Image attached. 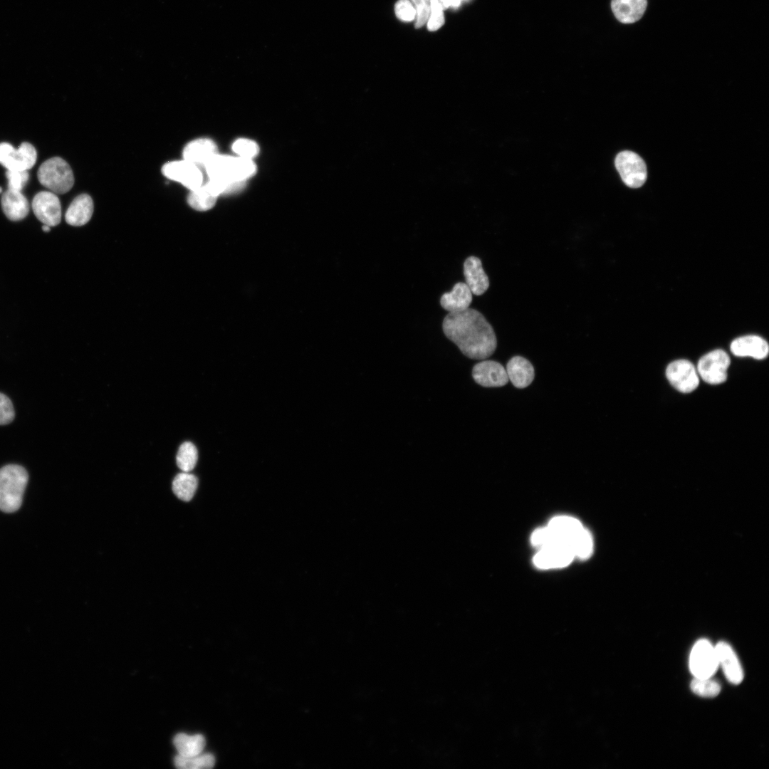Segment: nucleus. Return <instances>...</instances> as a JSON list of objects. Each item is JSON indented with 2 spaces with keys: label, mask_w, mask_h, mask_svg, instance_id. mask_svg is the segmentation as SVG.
I'll return each instance as SVG.
<instances>
[{
  "label": "nucleus",
  "mask_w": 769,
  "mask_h": 769,
  "mask_svg": "<svg viewBox=\"0 0 769 769\" xmlns=\"http://www.w3.org/2000/svg\"><path fill=\"white\" fill-rule=\"evenodd\" d=\"M443 332L466 357L484 360L496 350L497 340L493 328L478 310L467 308L449 313L442 323Z\"/></svg>",
  "instance_id": "f257e3e1"
},
{
  "label": "nucleus",
  "mask_w": 769,
  "mask_h": 769,
  "mask_svg": "<svg viewBox=\"0 0 769 769\" xmlns=\"http://www.w3.org/2000/svg\"><path fill=\"white\" fill-rule=\"evenodd\" d=\"M209 180L238 187L256 171L251 159L217 154L204 167Z\"/></svg>",
  "instance_id": "f03ea898"
},
{
  "label": "nucleus",
  "mask_w": 769,
  "mask_h": 769,
  "mask_svg": "<svg viewBox=\"0 0 769 769\" xmlns=\"http://www.w3.org/2000/svg\"><path fill=\"white\" fill-rule=\"evenodd\" d=\"M28 481L26 470L17 464L0 469V510L14 513L21 507Z\"/></svg>",
  "instance_id": "7ed1b4c3"
},
{
  "label": "nucleus",
  "mask_w": 769,
  "mask_h": 769,
  "mask_svg": "<svg viewBox=\"0 0 769 769\" xmlns=\"http://www.w3.org/2000/svg\"><path fill=\"white\" fill-rule=\"evenodd\" d=\"M39 182L55 194H66L74 184V175L69 164L59 157L46 160L37 172Z\"/></svg>",
  "instance_id": "20e7f679"
},
{
  "label": "nucleus",
  "mask_w": 769,
  "mask_h": 769,
  "mask_svg": "<svg viewBox=\"0 0 769 769\" xmlns=\"http://www.w3.org/2000/svg\"><path fill=\"white\" fill-rule=\"evenodd\" d=\"M689 665L694 677H712L718 667L715 646L706 639L698 640L690 652Z\"/></svg>",
  "instance_id": "39448f33"
},
{
  "label": "nucleus",
  "mask_w": 769,
  "mask_h": 769,
  "mask_svg": "<svg viewBox=\"0 0 769 769\" xmlns=\"http://www.w3.org/2000/svg\"><path fill=\"white\" fill-rule=\"evenodd\" d=\"M614 164L624 183L631 188L642 187L647 177L644 160L635 152L622 151L617 154Z\"/></svg>",
  "instance_id": "423d86ee"
},
{
  "label": "nucleus",
  "mask_w": 769,
  "mask_h": 769,
  "mask_svg": "<svg viewBox=\"0 0 769 769\" xmlns=\"http://www.w3.org/2000/svg\"><path fill=\"white\" fill-rule=\"evenodd\" d=\"M731 360L723 350H715L703 355L699 361L697 372L702 380L711 384L724 382Z\"/></svg>",
  "instance_id": "0eeeda50"
},
{
  "label": "nucleus",
  "mask_w": 769,
  "mask_h": 769,
  "mask_svg": "<svg viewBox=\"0 0 769 769\" xmlns=\"http://www.w3.org/2000/svg\"><path fill=\"white\" fill-rule=\"evenodd\" d=\"M36 159V150L29 142H22L17 150L8 142L0 143V164L9 170H28Z\"/></svg>",
  "instance_id": "6e6552de"
},
{
  "label": "nucleus",
  "mask_w": 769,
  "mask_h": 769,
  "mask_svg": "<svg viewBox=\"0 0 769 769\" xmlns=\"http://www.w3.org/2000/svg\"><path fill=\"white\" fill-rule=\"evenodd\" d=\"M161 171L167 179L180 183L190 191L203 184L200 167L184 159L165 163Z\"/></svg>",
  "instance_id": "1a4fd4ad"
},
{
  "label": "nucleus",
  "mask_w": 769,
  "mask_h": 769,
  "mask_svg": "<svg viewBox=\"0 0 769 769\" xmlns=\"http://www.w3.org/2000/svg\"><path fill=\"white\" fill-rule=\"evenodd\" d=\"M666 375L671 385L683 393L694 391L699 383L696 369L686 360H678L670 363L666 368Z\"/></svg>",
  "instance_id": "9d476101"
},
{
  "label": "nucleus",
  "mask_w": 769,
  "mask_h": 769,
  "mask_svg": "<svg viewBox=\"0 0 769 769\" xmlns=\"http://www.w3.org/2000/svg\"><path fill=\"white\" fill-rule=\"evenodd\" d=\"M571 548L557 542L538 550L533 558L534 565L540 569L560 568L568 565L575 558Z\"/></svg>",
  "instance_id": "9b49d317"
},
{
  "label": "nucleus",
  "mask_w": 769,
  "mask_h": 769,
  "mask_svg": "<svg viewBox=\"0 0 769 769\" xmlns=\"http://www.w3.org/2000/svg\"><path fill=\"white\" fill-rule=\"evenodd\" d=\"M33 211L43 224L51 227L57 226L61 221V205L57 195L48 191L37 193L32 201Z\"/></svg>",
  "instance_id": "f8f14e48"
},
{
  "label": "nucleus",
  "mask_w": 769,
  "mask_h": 769,
  "mask_svg": "<svg viewBox=\"0 0 769 769\" xmlns=\"http://www.w3.org/2000/svg\"><path fill=\"white\" fill-rule=\"evenodd\" d=\"M475 382L486 387H501L506 384L508 377L504 367L494 360H485L476 363L472 370Z\"/></svg>",
  "instance_id": "ddd939ff"
},
{
  "label": "nucleus",
  "mask_w": 769,
  "mask_h": 769,
  "mask_svg": "<svg viewBox=\"0 0 769 769\" xmlns=\"http://www.w3.org/2000/svg\"><path fill=\"white\" fill-rule=\"evenodd\" d=\"M718 666H721L725 676L733 684L742 682L744 673L739 659L731 647L726 642H718L715 646Z\"/></svg>",
  "instance_id": "4468645a"
},
{
  "label": "nucleus",
  "mask_w": 769,
  "mask_h": 769,
  "mask_svg": "<svg viewBox=\"0 0 769 769\" xmlns=\"http://www.w3.org/2000/svg\"><path fill=\"white\" fill-rule=\"evenodd\" d=\"M731 351L738 357H752L761 360L769 352L767 341L758 335H745L735 339L731 344Z\"/></svg>",
  "instance_id": "2eb2a0df"
},
{
  "label": "nucleus",
  "mask_w": 769,
  "mask_h": 769,
  "mask_svg": "<svg viewBox=\"0 0 769 769\" xmlns=\"http://www.w3.org/2000/svg\"><path fill=\"white\" fill-rule=\"evenodd\" d=\"M218 154L217 146L209 138H198L188 142L182 151L184 159L199 167L204 165Z\"/></svg>",
  "instance_id": "dca6fc26"
},
{
  "label": "nucleus",
  "mask_w": 769,
  "mask_h": 769,
  "mask_svg": "<svg viewBox=\"0 0 769 769\" xmlns=\"http://www.w3.org/2000/svg\"><path fill=\"white\" fill-rule=\"evenodd\" d=\"M464 275L466 283L472 294L481 295L488 288V278L483 269L481 261L478 257L471 256L465 260Z\"/></svg>",
  "instance_id": "f3484780"
},
{
  "label": "nucleus",
  "mask_w": 769,
  "mask_h": 769,
  "mask_svg": "<svg viewBox=\"0 0 769 769\" xmlns=\"http://www.w3.org/2000/svg\"><path fill=\"white\" fill-rule=\"evenodd\" d=\"M547 526L557 540L568 545L570 548L572 540L584 528L579 520L568 516L554 517Z\"/></svg>",
  "instance_id": "a211bd4d"
},
{
  "label": "nucleus",
  "mask_w": 769,
  "mask_h": 769,
  "mask_svg": "<svg viewBox=\"0 0 769 769\" xmlns=\"http://www.w3.org/2000/svg\"><path fill=\"white\" fill-rule=\"evenodd\" d=\"M506 370L508 380L516 387L520 389L529 386L535 376L532 364L521 356L513 357L508 362Z\"/></svg>",
  "instance_id": "6ab92c4d"
},
{
  "label": "nucleus",
  "mask_w": 769,
  "mask_h": 769,
  "mask_svg": "<svg viewBox=\"0 0 769 769\" xmlns=\"http://www.w3.org/2000/svg\"><path fill=\"white\" fill-rule=\"evenodd\" d=\"M94 209L93 201L87 194L77 196L69 205L66 214V221L74 226L87 224L92 217Z\"/></svg>",
  "instance_id": "aec40b11"
},
{
  "label": "nucleus",
  "mask_w": 769,
  "mask_h": 769,
  "mask_svg": "<svg viewBox=\"0 0 769 769\" xmlns=\"http://www.w3.org/2000/svg\"><path fill=\"white\" fill-rule=\"evenodd\" d=\"M473 294L466 283H456L451 291L444 293L440 298L441 306L449 313H456L469 308Z\"/></svg>",
  "instance_id": "412c9836"
},
{
  "label": "nucleus",
  "mask_w": 769,
  "mask_h": 769,
  "mask_svg": "<svg viewBox=\"0 0 769 769\" xmlns=\"http://www.w3.org/2000/svg\"><path fill=\"white\" fill-rule=\"evenodd\" d=\"M1 204L6 216L11 221L23 219L29 212V204L21 192L7 189L1 196Z\"/></svg>",
  "instance_id": "4be33fe9"
},
{
  "label": "nucleus",
  "mask_w": 769,
  "mask_h": 769,
  "mask_svg": "<svg viewBox=\"0 0 769 769\" xmlns=\"http://www.w3.org/2000/svg\"><path fill=\"white\" fill-rule=\"evenodd\" d=\"M647 6V0H612L611 9L616 19L623 23L639 20Z\"/></svg>",
  "instance_id": "5701e85b"
},
{
  "label": "nucleus",
  "mask_w": 769,
  "mask_h": 769,
  "mask_svg": "<svg viewBox=\"0 0 769 769\" xmlns=\"http://www.w3.org/2000/svg\"><path fill=\"white\" fill-rule=\"evenodd\" d=\"M219 195L206 182L199 187L191 190L188 197L189 205L197 211H207L216 204Z\"/></svg>",
  "instance_id": "b1692460"
},
{
  "label": "nucleus",
  "mask_w": 769,
  "mask_h": 769,
  "mask_svg": "<svg viewBox=\"0 0 769 769\" xmlns=\"http://www.w3.org/2000/svg\"><path fill=\"white\" fill-rule=\"evenodd\" d=\"M173 743L178 755L184 757H192L201 754L205 746V738L202 735H187L178 733L174 739Z\"/></svg>",
  "instance_id": "393cba45"
},
{
  "label": "nucleus",
  "mask_w": 769,
  "mask_h": 769,
  "mask_svg": "<svg viewBox=\"0 0 769 769\" xmlns=\"http://www.w3.org/2000/svg\"><path fill=\"white\" fill-rule=\"evenodd\" d=\"M197 478L189 472L178 474L172 482V490L177 498L184 501H190L197 488Z\"/></svg>",
  "instance_id": "a878e982"
},
{
  "label": "nucleus",
  "mask_w": 769,
  "mask_h": 769,
  "mask_svg": "<svg viewBox=\"0 0 769 769\" xmlns=\"http://www.w3.org/2000/svg\"><path fill=\"white\" fill-rule=\"evenodd\" d=\"M214 756L210 753H201L192 757L177 755L174 758V765L180 769L211 768L214 765Z\"/></svg>",
  "instance_id": "bb28decb"
},
{
  "label": "nucleus",
  "mask_w": 769,
  "mask_h": 769,
  "mask_svg": "<svg viewBox=\"0 0 769 769\" xmlns=\"http://www.w3.org/2000/svg\"><path fill=\"white\" fill-rule=\"evenodd\" d=\"M198 459L196 446L187 441L181 444L177 454V465L183 472H189L195 466Z\"/></svg>",
  "instance_id": "cd10ccee"
},
{
  "label": "nucleus",
  "mask_w": 769,
  "mask_h": 769,
  "mask_svg": "<svg viewBox=\"0 0 769 769\" xmlns=\"http://www.w3.org/2000/svg\"><path fill=\"white\" fill-rule=\"evenodd\" d=\"M690 688L695 694L704 698H713L718 696L721 690L720 684L711 677H694Z\"/></svg>",
  "instance_id": "c85d7f7f"
},
{
  "label": "nucleus",
  "mask_w": 769,
  "mask_h": 769,
  "mask_svg": "<svg viewBox=\"0 0 769 769\" xmlns=\"http://www.w3.org/2000/svg\"><path fill=\"white\" fill-rule=\"evenodd\" d=\"M571 548L575 557L580 559H587L590 557L593 550V540L587 529L584 528L576 536L571 543Z\"/></svg>",
  "instance_id": "c756f323"
},
{
  "label": "nucleus",
  "mask_w": 769,
  "mask_h": 769,
  "mask_svg": "<svg viewBox=\"0 0 769 769\" xmlns=\"http://www.w3.org/2000/svg\"><path fill=\"white\" fill-rule=\"evenodd\" d=\"M232 150L239 157L251 159L256 157L259 152L257 143L246 138H240L236 140L232 145Z\"/></svg>",
  "instance_id": "7c9ffc66"
},
{
  "label": "nucleus",
  "mask_w": 769,
  "mask_h": 769,
  "mask_svg": "<svg viewBox=\"0 0 769 769\" xmlns=\"http://www.w3.org/2000/svg\"><path fill=\"white\" fill-rule=\"evenodd\" d=\"M430 14L427 20V28L430 31H435L444 23V9L439 0H430Z\"/></svg>",
  "instance_id": "2f4dec72"
},
{
  "label": "nucleus",
  "mask_w": 769,
  "mask_h": 769,
  "mask_svg": "<svg viewBox=\"0 0 769 769\" xmlns=\"http://www.w3.org/2000/svg\"><path fill=\"white\" fill-rule=\"evenodd\" d=\"M530 541L538 550L559 542L548 526L536 529L531 535Z\"/></svg>",
  "instance_id": "473e14b6"
},
{
  "label": "nucleus",
  "mask_w": 769,
  "mask_h": 769,
  "mask_svg": "<svg viewBox=\"0 0 769 769\" xmlns=\"http://www.w3.org/2000/svg\"><path fill=\"white\" fill-rule=\"evenodd\" d=\"M28 170H9L6 172L8 179V189L21 192L27 184L29 174Z\"/></svg>",
  "instance_id": "72a5a7b5"
},
{
  "label": "nucleus",
  "mask_w": 769,
  "mask_h": 769,
  "mask_svg": "<svg viewBox=\"0 0 769 769\" xmlns=\"http://www.w3.org/2000/svg\"><path fill=\"white\" fill-rule=\"evenodd\" d=\"M396 16L403 21H411L416 16V9L409 0H398L394 6Z\"/></svg>",
  "instance_id": "f704fd0d"
},
{
  "label": "nucleus",
  "mask_w": 769,
  "mask_h": 769,
  "mask_svg": "<svg viewBox=\"0 0 769 769\" xmlns=\"http://www.w3.org/2000/svg\"><path fill=\"white\" fill-rule=\"evenodd\" d=\"M15 417L14 406L10 399L0 392V425L11 423Z\"/></svg>",
  "instance_id": "c9c22d12"
},
{
  "label": "nucleus",
  "mask_w": 769,
  "mask_h": 769,
  "mask_svg": "<svg viewBox=\"0 0 769 769\" xmlns=\"http://www.w3.org/2000/svg\"><path fill=\"white\" fill-rule=\"evenodd\" d=\"M416 6L415 28H419L427 23L430 14L429 1L427 0H412Z\"/></svg>",
  "instance_id": "e433bc0d"
},
{
  "label": "nucleus",
  "mask_w": 769,
  "mask_h": 769,
  "mask_svg": "<svg viewBox=\"0 0 769 769\" xmlns=\"http://www.w3.org/2000/svg\"><path fill=\"white\" fill-rule=\"evenodd\" d=\"M439 1L440 4H441V6H442V7H443V9L444 10V9L449 8V7L457 8L461 5V4L463 1H469V0H439Z\"/></svg>",
  "instance_id": "4c0bfd02"
},
{
  "label": "nucleus",
  "mask_w": 769,
  "mask_h": 769,
  "mask_svg": "<svg viewBox=\"0 0 769 769\" xmlns=\"http://www.w3.org/2000/svg\"><path fill=\"white\" fill-rule=\"evenodd\" d=\"M42 229L45 232H48L51 230V226L43 224L42 226Z\"/></svg>",
  "instance_id": "58836bf2"
},
{
  "label": "nucleus",
  "mask_w": 769,
  "mask_h": 769,
  "mask_svg": "<svg viewBox=\"0 0 769 769\" xmlns=\"http://www.w3.org/2000/svg\"><path fill=\"white\" fill-rule=\"evenodd\" d=\"M1 192H2V189H1V187H0V194H1Z\"/></svg>",
  "instance_id": "ea45409f"
},
{
  "label": "nucleus",
  "mask_w": 769,
  "mask_h": 769,
  "mask_svg": "<svg viewBox=\"0 0 769 769\" xmlns=\"http://www.w3.org/2000/svg\"><path fill=\"white\" fill-rule=\"evenodd\" d=\"M427 1H430V0H427Z\"/></svg>",
  "instance_id": "a19ab883"
}]
</instances>
